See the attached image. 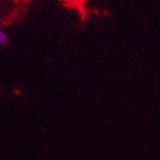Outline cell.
Masks as SVG:
<instances>
[{
    "mask_svg": "<svg viewBox=\"0 0 160 160\" xmlns=\"http://www.w3.org/2000/svg\"><path fill=\"white\" fill-rule=\"evenodd\" d=\"M9 38L7 34L3 31V29L0 26V48H4L8 45Z\"/></svg>",
    "mask_w": 160,
    "mask_h": 160,
    "instance_id": "obj_1",
    "label": "cell"
}]
</instances>
